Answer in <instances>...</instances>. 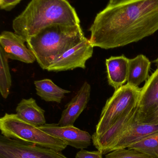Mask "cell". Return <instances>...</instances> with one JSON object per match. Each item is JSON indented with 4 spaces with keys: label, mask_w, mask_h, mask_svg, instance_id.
Listing matches in <instances>:
<instances>
[{
    "label": "cell",
    "mask_w": 158,
    "mask_h": 158,
    "mask_svg": "<svg viewBox=\"0 0 158 158\" xmlns=\"http://www.w3.org/2000/svg\"><path fill=\"white\" fill-rule=\"evenodd\" d=\"M94 47L105 50L137 42L158 31V0H128L107 6L89 29Z\"/></svg>",
    "instance_id": "1"
},
{
    "label": "cell",
    "mask_w": 158,
    "mask_h": 158,
    "mask_svg": "<svg viewBox=\"0 0 158 158\" xmlns=\"http://www.w3.org/2000/svg\"><path fill=\"white\" fill-rule=\"evenodd\" d=\"M75 8L67 0H31L13 20L15 32L26 42L44 29L55 25H80Z\"/></svg>",
    "instance_id": "2"
},
{
    "label": "cell",
    "mask_w": 158,
    "mask_h": 158,
    "mask_svg": "<svg viewBox=\"0 0 158 158\" xmlns=\"http://www.w3.org/2000/svg\"><path fill=\"white\" fill-rule=\"evenodd\" d=\"M86 38L80 25H55L44 29L26 42L40 66L47 70L53 62Z\"/></svg>",
    "instance_id": "3"
},
{
    "label": "cell",
    "mask_w": 158,
    "mask_h": 158,
    "mask_svg": "<svg viewBox=\"0 0 158 158\" xmlns=\"http://www.w3.org/2000/svg\"><path fill=\"white\" fill-rule=\"evenodd\" d=\"M0 130L2 135L7 138L58 151H63L68 146L65 142L48 134L39 127L19 118L16 114L6 113L1 118Z\"/></svg>",
    "instance_id": "4"
},
{
    "label": "cell",
    "mask_w": 158,
    "mask_h": 158,
    "mask_svg": "<svg viewBox=\"0 0 158 158\" xmlns=\"http://www.w3.org/2000/svg\"><path fill=\"white\" fill-rule=\"evenodd\" d=\"M141 88L122 85L106 102L92 135L98 136L107 131L122 117L138 106Z\"/></svg>",
    "instance_id": "5"
},
{
    "label": "cell",
    "mask_w": 158,
    "mask_h": 158,
    "mask_svg": "<svg viewBox=\"0 0 158 158\" xmlns=\"http://www.w3.org/2000/svg\"><path fill=\"white\" fill-rule=\"evenodd\" d=\"M0 158H69L60 151L0 136Z\"/></svg>",
    "instance_id": "6"
},
{
    "label": "cell",
    "mask_w": 158,
    "mask_h": 158,
    "mask_svg": "<svg viewBox=\"0 0 158 158\" xmlns=\"http://www.w3.org/2000/svg\"><path fill=\"white\" fill-rule=\"evenodd\" d=\"M94 47L86 39L63 54L47 69L50 72H61L77 68L85 69L87 60L92 56Z\"/></svg>",
    "instance_id": "7"
},
{
    "label": "cell",
    "mask_w": 158,
    "mask_h": 158,
    "mask_svg": "<svg viewBox=\"0 0 158 158\" xmlns=\"http://www.w3.org/2000/svg\"><path fill=\"white\" fill-rule=\"evenodd\" d=\"M41 130L77 149L87 148L91 145L92 136L74 125L60 126L56 123H45L39 127Z\"/></svg>",
    "instance_id": "8"
},
{
    "label": "cell",
    "mask_w": 158,
    "mask_h": 158,
    "mask_svg": "<svg viewBox=\"0 0 158 158\" xmlns=\"http://www.w3.org/2000/svg\"><path fill=\"white\" fill-rule=\"evenodd\" d=\"M26 41L15 32L2 31L0 35V47L8 59L26 64H32L36 61L32 52L25 45Z\"/></svg>",
    "instance_id": "9"
},
{
    "label": "cell",
    "mask_w": 158,
    "mask_h": 158,
    "mask_svg": "<svg viewBox=\"0 0 158 158\" xmlns=\"http://www.w3.org/2000/svg\"><path fill=\"white\" fill-rule=\"evenodd\" d=\"M91 86L85 81L76 95L67 105L58 124L60 126L73 125L76 120L87 107L91 96Z\"/></svg>",
    "instance_id": "10"
},
{
    "label": "cell",
    "mask_w": 158,
    "mask_h": 158,
    "mask_svg": "<svg viewBox=\"0 0 158 158\" xmlns=\"http://www.w3.org/2000/svg\"><path fill=\"white\" fill-rule=\"evenodd\" d=\"M158 132V124L138 123L135 119L109 148L107 154L117 149L128 148L131 145L143 138Z\"/></svg>",
    "instance_id": "11"
},
{
    "label": "cell",
    "mask_w": 158,
    "mask_h": 158,
    "mask_svg": "<svg viewBox=\"0 0 158 158\" xmlns=\"http://www.w3.org/2000/svg\"><path fill=\"white\" fill-rule=\"evenodd\" d=\"M158 106V67L141 88L135 119H140Z\"/></svg>",
    "instance_id": "12"
},
{
    "label": "cell",
    "mask_w": 158,
    "mask_h": 158,
    "mask_svg": "<svg viewBox=\"0 0 158 158\" xmlns=\"http://www.w3.org/2000/svg\"><path fill=\"white\" fill-rule=\"evenodd\" d=\"M129 58L125 56H111L106 59L108 81L115 91L127 81Z\"/></svg>",
    "instance_id": "13"
},
{
    "label": "cell",
    "mask_w": 158,
    "mask_h": 158,
    "mask_svg": "<svg viewBox=\"0 0 158 158\" xmlns=\"http://www.w3.org/2000/svg\"><path fill=\"white\" fill-rule=\"evenodd\" d=\"M16 112L19 118L37 127L46 123L45 111L38 106L36 100L32 98L21 99L17 106Z\"/></svg>",
    "instance_id": "14"
},
{
    "label": "cell",
    "mask_w": 158,
    "mask_h": 158,
    "mask_svg": "<svg viewBox=\"0 0 158 158\" xmlns=\"http://www.w3.org/2000/svg\"><path fill=\"white\" fill-rule=\"evenodd\" d=\"M150 60L143 55H139L135 58L129 59L127 84L138 87L143 82L149 78L151 68Z\"/></svg>",
    "instance_id": "15"
},
{
    "label": "cell",
    "mask_w": 158,
    "mask_h": 158,
    "mask_svg": "<svg viewBox=\"0 0 158 158\" xmlns=\"http://www.w3.org/2000/svg\"><path fill=\"white\" fill-rule=\"evenodd\" d=\"M34 84L36 94L46 102L60 103L66 94L71 93L70 91L62 89L49 79L35 81Z\"/></svg>",
    "instance_id": "16"
},
{
    "label": "cell",
    "mask_w": 158,
    "mask_h": 158,
    "mask_svg": "<svg viewBox=\"0 0 158 158\" xmlns=\"http://www.w3.org/2000/svg\"><path fill=\"white\" fill-rule=\"evenodd\" d=\"M153 158H158V132L143 138L128 147Z\"/></svg>",
    "instance_id": "17"
},
{
    "label": "cell",
    "mask_w": 158,
    "mask_h": 158,
    "mask_svg": "<svg viewBox=\"0 0 158 158\" xmlns=\"http://www.w3.org/2000/svg\"><path fill=\"white\" fill-rule=\"evenodd\" d=\"M0 58V92L2 97L6 99L10 93L12 80L8 63V58L1 47Z\"/></svg>",
    "instance_id": "18"
},
{
    "label": "cell",
    "mask_w": 158,
    "mask_h": 158,
    "mask_svg": "<svg viewBox=\"0 0 158 158\" xmlns=\"http://www.w3.org/2000/svg\"><path fill=\"white\" fill-rule=\"evenodd\" d=\"M105 158H153L147 155L132 149H117L108 153Z\"/></svg>",
    "instance_id": "19"
},
{
    "label": "cell",
    "mask_w": 158,
    "mask_h": 158,
    "mask_svg": "<svg viewBox=\"0 0 158 158\" xmlns=\"http://www.w3.org/2000/svg\"><path fill=\"white\" fill-rule=\"evenodd\" d=\"M136 121L138 123L158 124V106L149 114Z\"/></svg>",
    "instance_id": "20"
},
{
    "label": "cell",
    "mask_w": 158,
    "mask_h": 158,
    "mask_svg": "<svg viewBox=\"0 0 158 158\" xmlns=\"http://www.w3.org/2000/svg\"><path fill=\"white\" fill-rule=\"evenodd\" d=\"M103 154L101 151H89L84 149H81L76 154V158H103Z\"/></svg>",
    "instance_id": "21"
},
{
    "label": "cell",
    "mask_w": 158,
    "mask_h": 158,
    "mask_svg": "<svg viewBox=\"0 0 158 158\" xmlns=\"http://www.w3.org/2000/svg\"><path fill=\"white\" fill-rule=\"evenodd\" d=\"M21 0H0V8L2 10L10 11Z\"/></svg>",
    "instance_id": "22"
},
{
    "label": "cell",
    "mask_w": 158,
    "mask_h": 158,
    "mask_svg": "<svg viewBox=\"0 0 158 158\" xmlns=\"http://www.w3.org/2000/svg\"><path fill=\"white\" fill-rule=\"evenodd\" d=\"M126 1H128V0H109L108 5H113L117 4Z\"/></svg>",
    "instance_id": "23"
},
{
    "label": "cell",
    "mask_w": 158,
    "mask_h": 158,
    "mask_svg": "<svg viewBox=\"0 0 158 158\" xmlns=\"http://www.w3.org/2000/svg\"><path fill=\"white\" fill-rule=\"evenodd\" d=\"M154 63H156V64H157L158 65V57L157 58L156 60H155V61H154Z\"/></svg>",
    "instance_id": "24"
}]
</instances>
